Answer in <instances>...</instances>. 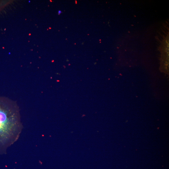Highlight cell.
<instances>
[{"label": "cell", "instance_id": "obj_1", "mask_svg": "<svg viewBox=\"0 0 169 169\" xmlns=\"http://www.w3.org/2000/svg\"><path fill=\"white\" fill-rule=\"evenodd\" d=\"M16 114L6 100L0 97V150L7 147L18 125Z\"/></svg>", "mask_w": 169, "mask_h": 169}, {"label": "cell", "instance_id": "obj_2", "mask_svg": "<svg viewBox=\"0 0 169 169\" xmlns=\"http://www.w3.org/2000/svg\"><path fill=\"white\" fill-rule=\"evenodd\" d=\"M61 13V12L60 11H59L58 13L59 14L60 13Z\"/></svg>", "mask_w": 169, "mask_h": 169}]
</instances>
